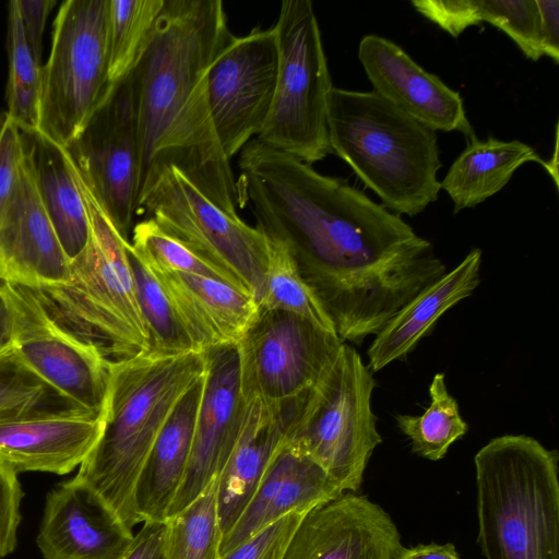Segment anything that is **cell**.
I'll return each instance as SVG.
<instances>
[{
	"instance_id": "30",
	"label": "cell",
	"mask_w": 559,
	"mask_h": 559,
	"mask_svg": "<svg viewBox=\"0 0 559 559\" xmlns=\"http://www.w3.org/2000/svg\"><path fill=\"white\" fill-rule=\"evenodd\" d=\"M430 404L421 415H397L396 425L411 440L412 451L430 461L445 456L452 443L468 430L456 400L449 393L443 373L429 385Z\"/></svg>"
},
{
	"instance_id": "43",
	"label": "cell",
	"mask_w": 559,
	"mask_h": 559,
	"mask_svg": "<svg viewBox=\"0 0 559 559\" xmlns=\"http://www.w3.org/2000/svg\"><path fill=\"white\" fill-rule=\"evenodd\" d=\"M164 522H144L122 559H164Z\"/></svg>"
},
{
	"instance_id": "11",
	"label": "cell",
	"mask_w": 559,
	"mask_h": 559,
	"mask_svg": "<svg viewBox=\"0 0 559 559\" xmlns=\"http://www.w3.org/2000/svg\"><path fill=\"white\" fill-rule=\"evenodd\" d=\"M333 331L284 310H259L237 343L243 400L290 401L310 392L337 358Z\"/></svg>"
},
{
	"instance_id": "25",
	"label": "cell",
	"mask_w": 559,
	"mask_h": 559,
	"mask_svg": "<svg viewBox=\"0 0 559 559\" xmlns=\"http://www.w3.org/2000/svg\"><path fill=\"white\" fill-rule=\"evenodd\" d=\"M481 254L480 249H472L383 326L367 350L370 371L404 359L445 311L473 294L480 282Z\"/></svg>"
},
{
	"instance_id": "28",
	"label": "cell",
	"mask_w": 559,
	"mask_h": 559,
	"mask_svg": "<svg viewBox=\"0 0 559 559\" xmlns=\"http://www.w3.org/2000/svg\"><path fill=\"white\" fill-rule=\"evenodd\" d=\"M165 0H109L108 78L115 84L139 63L148 47Z\"/></svg>"
},
{
	"instance_id": "16",
	"label": "cell",
	"mask_w": 559,
	"mask_h": 559,
	"mask_svg": "<svg viewBox=\"0 0 559 559\" xmlns=\"http://www.w3.org/2000/svg\"><path fill=\"white\" fill-rule=\"evenodd\" d=\"M403 547L390 515L348 491L302 516L282 559H396Z\"/></svg>"
},
{
	"instance_id": "4",
	"label": "cell",
	"mask_w": 559,
	"mask_h": 559,
	"mask_svg": "<svg viewBox=\"0 0 559 559\" xmlns=\"http://www.w3.org/2000/svg\"><path fill=\"white\" fill-rule=\"evenodd\" d=\"M70 165L88 216V240L70 260L68 281L28 288L58 325L110 364L145 355L150 334L127 254L130 242L114 227L71 158Z\"/></svg>"
},
{
	"instance_id": "1",
	"label": "cell",
	"mask_w": 559,
	"mask_h": 559,
	"mask_svg": "<svg viewBox=\"0 0 559 559\" xmlns=\"http://www.w3.org/2000/svg\"><path fill=\"white\" fill-rule=\"evenodd\" d=\"M237 164L238 205L287 246L343 342L377 335L445 274L428 240L346 180L257 139Z\"/></svg>"
},
{
	"instance_id": "22",
	"label": "cell",
	"mask_w": 559,
	"mask_h": 559,
	"mask_svg": "<svg viewBox=\"0 0 559 559\" xmlns=\"http://www.w3.org/2000/svg\"><path fill=\"white\" fill-rule=\"evenodd\" d=\"M103 430V414L83 408L0 420V461L20 472L66 475L85 460Z\"/></svg>"
},
{
	"instance_id": "34",
	"label": "cell",
	"mask_w": 559,
	"mask_h": 559,
	"mask_svg": "<svg viewBox=\"0 0 559 559\" xmlns=\"http://www.w3.org/2000/svg\"><path fill=\"white\" fill-rule=\"evenodd\" d=\"M70 408L81 407L38 378L13 346L0 354V420Z\"/></svg>"
},
{
	"instance_id": "37",
	"label": "cell",
	"mask_w": 559,
	"mask_h": 559,
	"mask_svg": "<svg viewBox=\"0 0 559 559\" xmlns=\"http://www.w3.org/2000/svg\"><path fill=\"white\" fill-rule=\"evenodd\" d=\"M307 512H293L246 539L221 559H282L285 548Z\"/></svg>"
},
{
	"instance_id": "2",
	"label": "cell",
	"mask_w": 559,
	"mask_h": 559,
	"mask_svg": "<svg viewBox=\"0 0 559 559\" xmlns=\"http://www.w3.org/2000/svg\"><path fill=\"white\" fill-rule=\"evenodd\" d=\"M226 17L221 0H165L154 36L131 71L139 199L160 169L174 166L212 203L238 216L236 178L206 95L209 67L234 37Z\"/></svg>"
},
{
	"instance_id": "32",
	"label": "cell",
	"mask_w": 559,
	"mask_h": 559,
	"mask_svg": "<svg viewBox=\"0 0 559 559\" xmlns=\"http://www.w3.org/2000/svg\"><path fill=\"white\" fill-rule=\"evenodd\" d=\"M267 270L259 307L293 312L335 332L320 300L302 278L287 246L276 238L267 237Z\"/></svg>"
},
{
	"instance_id": "29",
	"label": "cell",
	"mask_w": 559,
	"mask_h": 559,
	"mask_svg": "<svg viewBox=\"0 0 559 559\" xmlns=\"http://www.w3.org/2000/svg\"><path fill=\"white\" fill-rule=\"evenodd\" d=\"M217 478L164 523V559H221Z\"/></svg>"
},
{
	"instance_id": "31",
	"label": "cell",
	"mask_w": 559,
	"mask_h": 559,
	"mask_svg": "<svg viewBox=\"0 0 559 559\" xmlns=\"http://www.w3.org/2000/svg\"><path fill=\"white\" fill-rule=\"evenodd\" d=\"M139 305L154 356L198 352L155 272L127 245Z\"/></svg>"
},
{
	"instance_id": "26",
	"label": "cell",
	"mask_w": 559,
	"mask_h": 559,
	"mask_svg": "<svg viewBox=\"0 0 559 559\" xmlns=\"http://www.w3.org/2000/svg\"><path fill=\"white\" fill-rule=\"evenodd\" d=\"M21 134L39 198L70 261L83 250L90 236L86 207L70 158L63 146L37 130Z\"/></svg>"
},
{
	"instance_id": "18",
	"label": "cell",
	"mask_w": 559,
	"mask_h": 559,
	"mask_svg": "<svg viewBox=\"0 0 559 559\" xmlns=\"http://www.w3.org/2000/svg\"><path fill=\"white\" fill-rule=\"evenodd\" d=\"M358 59L379 96L427 128L475 136L459 92L418 66L388 38L366 35Z\"/></svg>"
},
{
	"instance_id": "3",
	"label": "cell",
	"mask_w": 559,
	"mask_h": 559,
	"mask_svg": "<svg viewBox=\"0 0 559 559\" xmlns=\"http://www.w3.org/2000/svg\"><path fill=\"white\" fill-rule=\"evenodd\" d=\"M204 352L150 354L111 364L102 433L74 478L130 530L140 523L134 489L148 453L180 397L204 373Z\"/></svg>"
},
{
	"instance_id": "44",
	"label": "cell",
	"mask_w": 559,
	"mask_h": 559,
	"mask_svg": "<svg viewBox=\"0 0 559 559\" xmlns=\"http://www.w3.org/2000/svg\"><path fill=\"white\" fill-rule=\"evenodd\" d=\"M396 559H461L452 543H430L415 547H403Z\"/></svg>"
},
{
	"instance_id": "21",
	"label": "cell",
	"mask_w": 559,
	"mask_h": 559,
	"mask_svg": "<svg viewBox=\"0 0 559 559\" xmlns=\"http://www.w3.org/2000/svg\"><path fill=\"white\" fill-rule=\"evenodd\" d=\"M311 391L278 403L245 400L237 441L217 477V511L223 537L251 500L273 452L299 419Z\"/></svg>"
},
{
	"instance_id": "9",
	"label": "cell",
	"mask_w": 559,
	"mask_h": 559,
	"mask_svg": "<svg viewBox=\"0 0 559 559\" xmlns=\"http://www.w3.org/2000/svg\"><path fill=\"white\" fill-rule=\"evenodd\" d=\"M141 212L259 305L269 261V240L260 228L216 206L174 166L160 169L140 195Z\"/></svg>"
},
{
	"instance_id": "15",
	"label": "cell",
	"mask_w": 559,
	"mask_h": 559,
	"mask_svg": "<svg viewBox=\"0 0 559 559\" xmlns=\"http://www.w3.org/2000/svg\"><path fill=\"white\" fill-rule=\"evenodd\" d=\"M204 383L188 467L167 518L218 477L237 441L245 409L237 344L204 350ZM166 518V519H167Z\"/></svg>"
},
{
	"instance_id": "27",
	"label": "cell",
	"mask_w": 559,
	"mask_h": 559,
	"mask_svg": "<svg viewBox=\"0 0 559 559\" xmlns=\"http://www.w3.org/2000/svg\"><path fill=\"white\" fill-rule=\"evenodd\" d=\"M543 164L535 150L518 140L473 136L440 182L454 204V213L474 207L499 192L522 165Z\"/></svg>"
},
{
	"instance_id": "42",
	"label": "cell",
	"mask_w": 559,
	"mask_h": 559,
	"mask_svg": "<svg viewBox=\"0 0 559 559\" xmlns=\"http://www.w3.org/2000/svg\"><path fill=\"white\" fill-rule=\"evenodd\" d=\"M539 15L540 48L543 56L559 61V1L536 0Z\"/></svg>"
},
{
	"instance_id": "12",
	"label": "cell",
	"mask_w": 559,
	"mask_h": 559,
	"mask_svg": "<svg viewBox=\"0 0 559 559\" xmlns=\"http://www.w3.org/2000/svg\"><path fill=\"white\" fill-rule=\"evenodd\" d=\"M119 235L130 242L139 214L140 150L131 72L111 85L64 147Z\"/></svg>"
},
{
	"instance_id": "33",
	"label": "cell",
	"mask_w": 559,
	"mask_h": 559,
	"mask_svg": "<svg viewBox=\"0 0 559 559\" xmlns=\"http://www.w3.org/2000/svg\"><path fill=\"white\" fill-rule=\"evenodd\" d=\"M8 115L23 132L37 130L41 66L34 59L24 37L16 0L9 3Z\"/></svg>"
},
{
	"instance_id": "45",
	"label": "cell",
	"mask_w": 559,
	"mask_h": 559,
	"mask_svg": "<svg viewBox=\"0 0 559 559\" xmlns=\"http://www.w3.org/2000/svg\"><path fill=\"white\" fill-rule=\"evenodd\" d=\"M13 346L12 321L4 295L0 288V354Z\"/></svg>"
},
{
	"instance_id": "40",
	"label": "cell",
	"mask_w": 559,
	"mask_h": 559,
	"mask_svg": "<svg viewBox=\"0 0 559 559\" xmlns=\"http://www.w3.org/2000/svg\"><path fill=\"white\" fill-rule=\"evenodd\" d=\"M412 4L453 37L479 23L476 0H413Z\"/></svg>"
},
{
	"instance_id": "46",
	"label": "cell",
	"mask_w": 559,
	"mask_h": 559,
	"mask_svg": "<svg viewBox=\"0 0 559 559\" xmlns=\"http://www.w3.org/2000/svg\"><path fill=\"white\" fill-rule=\"evenodd\" d=\"M555 148L551 159L548 162H544L543 166L547 169V171L552 176L556 187L558 188V130L556 128V136H555Z\"/></svg>"
},
{
	"instance_id": "23",
	"label": "cell",
	"mask_w": 559,
	"mask_h": 559,
	"mask_svg": "<svg viewBox=\"0 0 559 559\" xmlns=\"http://www.w3.org/2000/svg\"><path fill=\"white\" fill-rule=\"evenodd\" d=\"M153 271L198 352L237 344L259 310L253 297L223 281Z\"/></svg>"
},
{
	"instance_id": "6",
	"label": "cell",
	"mask_w": 559,
	"mask_h": 559,
	"mask_svg": "<svg viewBox=\"0 0 559 559\" xmlns=\"http://www.w3.org/2000/svg\"><path fill=\"white\" fill-rule=\"evenodd\" d=\"M478 545L486 559H559V455L504 435L475 455Z\"/></svg>"
},
{
	"instance_id": "24",
	"label": "cell",
	"mask_w": 559,
	"mask_h": 559,
	"mask_svg": "<svg viewBox=\"0 0 559 559\" xmlns=\"http://www.w3.org/2000/svg\"><path fill=\"white\" fill-rule=\"evenodd\" d=\"M204 373L180 397L158 433L134 489L140 522H164L183 480L202 400Z\"/></svg>"
},
{
	"instance_id": "7",
	"label": "cell",
	"mask_w": 559,
	"mask_h": 559,
	"mask_svg": "<svg viewBox=\"0 0 559 559\" xmlns=\"http://www.w3.org/2000/svg\"><path fill=\"white\" fill-rule=\"evenodd\" d=\"M273 27L277 81L269 116L255 139L311 165L332 154L328 102L333 88L312 2L283 1Z\"/></svg>"
},
{
	"instance_id": "17",
	"label": "cell",
	"mask_w": 559,
	"mask_h": 559,
	"mask_svg": "<svg viewBox=\"0 0 559 559\" xmlns=\"http://www.w3.org/2000/svg\"><path fill=\"white\" fill-rule=\"evenodd\" d=\"M134 534L74 477L46 496L36 544L43 559H122Z\"/></svg>"
},
{
	"instance_id": "39",
	"label": "cell",
	"mask_w": 559,
	"mask_h": 559,
	"mask_svg": "<svg viewBox=\"0 0 559 559\" xmlns=\"http://www.w3.org/2000/svg\"><path fill=\"white\" fill-rule=\"evenodd\" d=\"M23 156L22 134L7 111L0 114V218L14 190Z\"/></svg>"
},
{
	"instance_id": "41",
	"label": "cell",
	"mask_w": 559,
	"mask_h": 559,
	"mask_svg": "<svg viewBox=\"0 0 559 559\" xmlns=\"http://www.w3.org/2000/svg\"><path fill=\"white\" fill-rule=\"evenodd\" d=\"M24 37L38 64L41 66L43 35L53 0H16Z\"/></svg>"
},
{
	"instance_id": "13",
	"label": "cell",
	"mask_w": 559,
	"mask_h": 559,
	"mask_svg": "<svg viewBox=\"0 0 559 559\" xmlns=\"http://www.w3.org/2000/svg\"><path fill=\"white\" fill-rule=\"evenodd\" d=\"M13 333V347L44 382L81 408L104 414L111 364L92 345L58 325L32 290L0 281Z\"/></svg>"
},
{
	"instance_id": "20",
	"label": "cell",
	"mask_w": 559,
	"mask_h": 559,
	"mask_svg": "<svg viewBox=\"0 0 559 559\" xmlns=\"http://www.w3.org/2000/svg\"><path fill=\"white\" fill-rule=\"evenodd\" d=\"M343 492L317 462L285 437L273 452L251 500L223 537L221 558L283 516L308 512Z\"/></svg>"
},
{
	"instance_id": "5",
	"label": "cell",
	"mask_w": 559,
	"mask_h": 559,
	"mask_svg": "<svg viewBox=\"0 0 559 559\" xmlns=\"http://www.w3.org/2000/svg\"><path fill=\"white\" fill-rule=\"evenodd\" d=\"M332 153L395 214L437 201L441 168L436 132L372 92L333 87L328 102Z\"/></svg>"
},
{
	"instance_id": "38",
	"label": "cell",
	"mask_w": 559,
	"mask_h": 559,
	"mask_svg": "<svg viewBox=\"0 0 559 559\" xmlns=\"http://www.w3.org/2000/svg\"><path fill=\"white\" fill-rule=\"evenodd\" d=\"M17 474L0 461V558L13 552L17 544L23 498Z\"/></svg>"
},
{
	"instance_id": "10",
	"label": "cell",
	"mask_w": 559,
	"mask_h": 559,
	"mask_svg": "<svg viewBox=\"0 0 559 559\" xmlns=\"http://www.w3.org/2000/svg\"><path fill=\"white\" fill-rule=\"evenodd\" d=\"M109 0H67L57 12L47 62L40 69L37 131L66 147L111 87L108 78Z\"/></svg>"
},
{
	"instance_id": "47",
	"label": "cell",
	"mask_w": 559,
	"mask_h": 559,
	"mask_svg": "<svg viewBox=\"0 0 559 559\" xmlns=\"http://www.w3.org/2000/svg\"><path fill=\"white\" fill-rule=\"evenodd\" d=\"M2 278V270H1V265H0V280Z\"/></svg>"
},
{
	"instance_id": "36",
	"label": "cell",
	"mask_w": 559,
	"mask_h": 559,
	"mask_svg": "<svg viewBox=\"0 0 559 559\" xmlns=\"http://www.w3.org/2000/svg\"><path fill=\"white\" fill-rule=\"evenodd\" d=\"M477 16L504 32L531 60L543 57L536 0H477Z\"/></svg>"
},
{
	"instance_id": "19",
	"label": "cell",
	"mask_w": 559,
	"mask_h": 559,
	"mask_svg": "<svg viewBox=\"0 0 559 559\" xmlns=\"http://www.w3.org/2000/svg\"><path fill=\"white\" fill-rule=\"evenodd\" d=\"M69 264L23 147L17 180L0 218V281L31 288L63 283L69 278Z\"/></svg>"
},
{
	"instance_id": "14",
	"label": "cell",
	"mask_w": 559,
	"mask_h": 559,
	"mask_svg": "<svg viewBox=\"0 0 559 559\" xmlns=\"http://www.w3.org/2000/svg\"><path fill=\"white\" fill-rule=\"evenodd\" d=\"M278 73L274 27L234 36L206 73V95L214 129L228 160L261 132Z\"/></svg>"
},
{
	"instance_id": "35",
	"label": "cell",
	"mask_w": 559,
	"mask_h": 559,
	"mask_svg": "<svg viewBox=\"0 0 559 559\" xmlns=\"http://www.w3.org/2000/svg\"><path fill=\"white\" fill-rule=\"evenodd\" d=\"M130 246L155 271L198 274L229 284L216 267L165 233L152 218L133 226Z\"/></svg>"
},
{
	"instance_id": "8",
	"label": "cell",
	"mask_w": 559,
	"mask_h": 559,
	"mask_svg": "<svg viewBox=\"0 0 559 559\" xmlns=\"http://www.w3.org/2000/svg\"><path fill=\"white\" fill-rule=\"evenodd\" d=\"M376 386L357 350L341 352L313 388L286 439L294 442L342 488L357 492L368 461L382 438L371 409Z\"/></svg>"
}]
</instances>
